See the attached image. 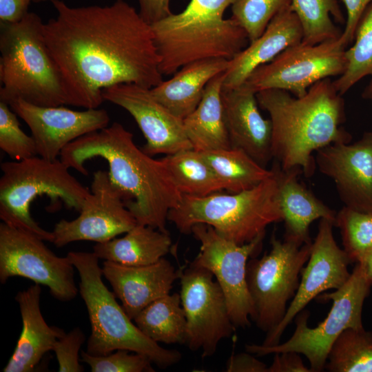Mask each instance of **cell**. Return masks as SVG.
<instances>
[{"mask_svg":"<svg viewBox=\"0 0 372 372\" xmlns=\"http://www.w3.org/2000/svg\"><path fill=\"white\" fill-rule=\"evenodd\" d=\"M55 18L43 24L68 105L98 108L104 89L121 83L152 88L163 80L150 24L123 0L71 7L51 0Z\"/></svg>","mask_w":372,"mask_h":372,"instance_id":"cell-1","label":"cell"},{"mask_svg":"<svg viewBox=\"0 0 372 372\" xmlns=\"http://www.w3.org/2000/svg\"><path fill=\"white\" fill-rule=\"evenodd\" d=\"M96 157L107 162L110 181L121 192L137 224L168 232L169 211L179 204L182 194L161 159L140 149L133 134L117 122L77 138L60 155L70 169L85 176V163Z\"/></svg>","mask_w":372,"mask_h":372,"instance_id":"cell-2","label":"cell"},{"mask_svg":"<svg viewBox=\"0 0 372 372\" xmlns=\"http://www.w3.org/2000/svg\"><path fill=\"white\" fill-rule=\"evenodd\" d=\"M341 94L329 78L313 85L302 96L267 89L256 93L260 107L271 123V154L284 170L300 167L306 176L315 169L311 154L332 143H349Z\"/></svg>","mask_w":372,"mask_h":372,"instance_id":"cell-3","label":"cell"},{"mask_svg":"<svg viewBox=\"0 0 372 372\" xmlns=\"http://www.w3.org/2000/svg\"><path fill=\"white\" fill-rule=\"evenodd\" d=\"M231 0H190L180 12L151 24L162 75L200 59H233L249 40L246 31L224 12Z\"/></svg>","mask_w":372,"mask_h":372,"instance_id":"cell-4","label":"cell"},{"mask_svg":"<svg viewBox=\"0 0 372 372\" xmlns=\"http://www.w3.org/2000/svg\"><path fill=\"white\" fill-rule=\"evenodd\" d=\"M42 19L28 12L20 21L1 23L0 101L16 99L45 107L68 105L56 63L43 34Z\"/></svg>","mask_w":372,"mask_h":372,"instance_id":"cell-5","label":"cell"},{"mask_svg":"<svg viewBox=\"0 0 372 372\" xmlns=\"http://www.w3.org/2000/svg\"><path fill=\"white\" fill-rule=\"evenodd\" d=\"M67 257L79 273V292L87 307L91 324L87 353L101 356L126 349L147 355L161 369L181 360L180 351L162 347L132 322L117 302L114 293L104 284L99 258L94 252L70 251Z\"/></svg>","mask_w":372,"mask_h":372,"instance_id":"cell-6","label":"cell"},{"mask_svg":"<svg viewBox=\"0 0 372 372\" xmlns=\"http://www.w3.org/2000/svg\"><path fill=\"white\" fill-rule=\"evenodd\" d=\"M167 220L183 234L191 233L194 225L204 223L238 245L248 243L265 232L269 225L283 221L273 172L258 186L238 193L182 195L179 204L169 210Z\"/></svg>","mask_w":372,"mask_h":372,"instance_id":"cell-7","label":"cell"},{"mask_svg":"<svg viewBox=\"0 0 372 372\" xmlns=\"http://www.w3.org/2000/svg\"><path fill=\"white\" fill-rule=\"evenodd\" d=\"M61 160L39 156L1 164L0 218L6 224L53 242L52 231L41 227L30 214V206L39 196L50 198L52 209L61 200L68 209L79 211L90 190L69 172Z\"/></svg>","mask_w":372,"mask_h":372,"instance_id":"cell-8","label":"cell"},{"mask_svg":"<svg viewBox=\"0 0 372 372\" xmlns=\"http://www.w3.org/2000/svg\"><path fill=\"white\" fill-rule=\"evenodd\" d=\"M371 287L360 264L357 263L342 287L317 297L318 300L332 301L327 317L317 326L313 328L308 326L309 312L304 309L294 318L296 329L286 342L271 347L246 344V351L258 356L293 351L307 358L311 372L323 371L329 353L340 335L347 329H364L362 309Z\"/></svg>","mask_w":372,"mask_h":372,"instance_id":"cell-9","label":"cell"},{"mask_svg":"<svg viewBox=\"0 0 372 372\" xmlns=\"http://www.w3.org/2000/svg\"><path fill=\"white\" fill-rule=\"evenodd\" d=\"M271 248L260 258L247 264L246 278L253 300L256 326L267 334L282 320L288 302L293 298L300 282V274L309 260L312 243L300 245L281 241L274 235Z\"/></svg>","mask_w":372,"mask_h":372,"instance_id":"cell-10","label":"cell"},{"mask_svg":"<svg viewBox=\"0 0 372 372\" xmlns=\"http://www.w3.org/2000/svg\"><path fill=\"white\" fill-rule=\"evenodd\" d=\"M346 50L340 37L314 45L301 41L258 67L242 85L256 94L279 89L302 96L317 82L344 72Z\"/></svg>","mask_w":372,"mask_h":372,"instance_id":"cell-11","label":"cell"},{"mask_svg":"<svg viewBox=\"0 0 372 372\" xmlns=\"http://www.w3.org/2000/svg\"><path fill=\"white\" fill-rule=\"evenodd\" d=\"M191 233L200 245L192 262L208 269L215 277L225 296L234 325L249 327L250 320H255L256 310L247 282V264L261 248L265 232L241 245L226 239L204 223L194 225Z\"/></svg>","mask_w":372,"mask_h":372,"instance_id":"cell-12","label":"cell"},{"mask_svg":"<svg viewBox=\"0 0 372 372\" xmlns=\"http://www.w3.org/2000/svg\"><path fill=\"white\" fill-rule=\"evenodd\" d=\"M214 275L193 262L180 270V296L187 328L185 342L202 357L212 356L220 342L229 338L236 327L232 323L225 296Z\"/></svg>","mask_w":372,"mask_h":372,"instance_id":"cell-13","label":"cell"},{"mask_svg":"<svg viewBox=\"0 0 372 372\" xmlns=\"http://www.w3.org/2000/svg\"><path fill=\"white\" fill-rule=\"evenodd\" d=\"M42 239L10 226L0 224V282L21 276L48 287L50 294L61 302L76 298L79 289L74 267L67 257H59Z\"/></svg>","mask_w":372,"mask_h":372,"instance_id":"cell-14","label":"cell"},{"mask_svg":"<svg viewBox=\"0 0 372 372\" xmlns=\"http://www.w3.org/2000/svg\"><path fill=\"white\" fill-rule=\"evenodd\" d=\"M136 224L108 173L98 170L79 216L72 220L62 219L55 225L52 243L61 247L81 240L103 242L125 234Z\"/></svg>","mask_w":372,"mask_h":372,"instance_id":"cell-15","label":"cell"},{"mask_svg":"<svg viewBox=\"0 0 372 372\" xmlns=\"http://www.w3.org/2000/svg\"><path fill=\"white\" fill-rule=\"evenodd\" d=\"M333 223L320 220L316 237L312 242L307 265L301 271L298 289L278 326L266 338L262 345L271 347L280 343L288 325L314 298L329 289H338L349 280L351 263L344 249L340 248L333 234Z\"/></svg>","mask_w":372,"mask_h":372,"instance_id":"cell-16","label":"cell"},{"mask_svg":"<svg viewBox=\"0 0 372 372\" xmlns=\"http://www.w3.org/2000/svg\"><path fill=\"white\" fill-rule=\"evenodd\" d=\"M29 127L37 156L58 159L63 149L77 138L108 126L110 116L104 109L73 110L61 105L45 107L21 99L8 103Z\"/></svg>","mask_w":372,"mask_h":372,"instance_id":"cell-17","label":"cell"},{"mask_svg":"<svg viewBox=\"0 0 372 372\" xmlns=\"http://www.w3.org/2000/svg\"><path fill=\"white\" fill-rule=\"evenodd\" d=\"M102 96L132 116L146 140L143 150L148 155H168L193 149L183 120L160 103L149 88L133 83L117 84L104 89Z\"/></svg>","mask_w":372,"mask_h":372,"instance_id":"cell-18","label":"cell"},{"mask_svg":"<svg viewBox=\"0 0 372 372\" xmlns=\"http://www.w3.org/2000/svg\"><path fill=\"white\" fill-rule=\"evenodd\" d=\"M316 152L320 171L333 180L345 206L372 213V132L353 144L332 143Z\"/></svg>","mask_w":372,"mask_h":372,"instance_id":"cell-19","label":"cell"},{"mask_svg":"<svg viewBox=\"0 0 372 372\" xmlns=\"http://www.w3.org/2000/svg\"><path fill=\"white\" fill-rule=\"evenodd\" d=\"M225 125L231 147L240 149L265 167L272 158L271 123L261 115L256 94L242 85L222 88Z\"/></svg>","mask_w":372,"mask_h":372,"instance_id":"cell-20","label":"cell"},{"mask_svg":"<svg viewBox=\"0 0 372 372\" xmlns=\"http://www.w3.org/2000/svg\"><path fill=\"white\" fill-rule=\"evenodd\" d=\"M102 271L132 320L149 304L170 293L180 273L164 258L154 264L137 267L104 260Z\"/></svg>","mask_w":372,"mask_h":372,"instance_id":"cell-21","label":"cell"},{"mask_svg":"<svg viewBox=\"0 0 372 372\" xmlns=\"http://www.w3.org/2000/svg\"><path fill=\"white\" fill-rule=\"evenodd\" d=\"M302 39L300 22L291 6L281 10L260 37L229 61L223 88L242 85L258 67L271 61L287 48L300 43Z\"/></svg>","mask_w":372,"mask_h":372,"instance_id":"cell-22","label":"cell"},{"mask_svg":"<svg viewBox=\"0 0 372 372\" xmlns=\"http://www.w3.org/2000/svg\"><path fill=\"white\" fill-rule=\"evenodd\" d=\"M41 293V285L35 283L19 291L14 298L19 306L22 331L3 372L34 371L43 355L52 351L56 340L65 333L45 322L40 309Z\"/></svg>","mask_w":372,"mask_h":372,"instance_id":"cell-23","label":"cell"},{"mask_svg":"<svg viewBox=\"0 0 372 372\" xmlns=\"http://www.w3.org/2000/svg\"><path fill=\"white\" fill-rule=\"evenodd\" d=\"M271 170L278 187L285 225V239L300 245L312 243L309 236L311 223L317 219L324 218L334 225L337 213L298 181V175L302 170L300 167L284 170L276 162Z\"/></svg>","mask_w":372,"mask_h":372,"instance_id":"cell-24","label":"cell"},{"mask_svg":"<svg viewBox=\"0 0 372 372\" xmlns=\"http://www.w3.org/2000/svg\"><path fill=\"white\" fill-rule=\"evenodd\" d=\"M229 61L209 58L191 62L169 80L151 88V92L174 115L183 120L197 107L207 83L225 72Z\"/></svg>","mask_w":372,"mask_h":372,"instance_id":"cell-25","label":"cell"},{"mask_svg":"<svg viewBox=\"0 0 372 372\" xmlns=\"http://www.w3.org/2000/svg\"><path fill=\"white\" fill-rule=\"evenodd\" d=\"M224 73L207 83L197 107L183 119L187 137L193 149L199 152L231 147L221 96Z\"/></svg>","mask_w":372,"mask_h":372,"instance_id":"cell-26","label":"cell"},{"mask_svg":"<svg viewBox=\"0 0 372 372\" xmlns=\"http://www.w3.org/2000/svg\"><path fill=\"white\" fill-rule=\"evenodd\" d=\"M169 232L136 224L121 238L96 243L93 252L99 258L126 266L154 264L170 250Z\"/></svg>","mask_w":372,"mask_h":372,"instance_id":"cell-27","label":"cell"},{"mask_svg":"<svg viewBox=\"0 0 372 372\" xmlns=\"http://www.w3.org/2000/svg\"><path fill=\"white\" fill-rule=\"evenodd\" d=\"M133 320L142 333L155 342L185 344L187 321L180 293H168L155 300Z\"/></svg>","mask_w":372,"mask_h":372,"instance_id":"cell-28","label":"cell"},{"mask_svg":"<svg viewBox=\"0 0 372 372\" xmlns=\"http://www.w3.org/2000/svg\"><path fill=\"white\" fill-rule=\"evenodd\" d=\"M200 152L229 193L252 189L273 176L271 169H267L240 149Z\"/></svg>","mask_w":372,"mask_h":372,"instance_id":"cell-29","label":"cell"},{"mask_svg":"<svg viewBox=\"0 0 372 372\" xmlns=\"http://www.w3.org/2000/svg\"><path fill=\"white\" fill-rule=\"evenodd\" d=\"M161 159L182 195L203 197L225 190L222 182L199 151L183 149Z\"/></svg>","mask_w":372,"mask_h":372,"instance_id":"cell-30","label":"cell"},{"mask_svg":"<svg viewBox=\"0 0 372 372\" xmlns=\"http://www.w3.org/2000/svg\"><path fill=\"white\" fill-rule=\"evenodd\" d=\"M291 8L302 28V42L314 45L341 36L331 19L344 21L338 0H291Z\"/></svg>","mask_w":372,"mask_h":372,"instance_id":"cell-31","label":"cell"},{"mask_svg":"<svg viewBox=\"0 0 372 372\" xmlns=\"http://www.w3.org/2000/svg\"><path fill=\"white\" fill-rule=\"evenodd\" d=\"M330 372H372V333L344 330L333 343L325 368Z\"/></svg>","mask_w":372,"mask_h":372,"instance_id":"cell-32","label":"cell"},{"mask_svg":"<svg viewBox=\"0 0 372 372\" xmlns=\"http://www.w3.org/2000/svg\"><path fill=\"white\" fill-rule=\"evenodd\" d=\"M352 47L346 50L344 72L333 81L341 95L366 76H372V2L358 25ZM370 85H372V81Z\"/></svg>","mask_w":372,"mask_h":372,"instance_id":"cell-33","label":"cell"},{"mask_svg":"<svg viewBox=\"0 0 372 372\" xmlns=\"http://www.w3.org/2000/svg\"><path fill=\"white\" fill-rule=\"evenodd\" d=\"M334 225L340 229L343 249L352 262H359L372 249V213L344 206Z\"/></svg>","mask_w":372,"mask_h":372,"instance_id":"cell-34","label":"cell"},{"mask_svg":"<svg viewBox=\"0 0 372 372\" xmlns=\"http://www.w3.org/2000/svg\"><path fill=\"white\" fill-rule=\"evenodd\" d=\"M231 18L246 31L250 43L279 12L291 6V0H231Z\"/></svg>","mask_w":372,"mask_h":372,"instance_id":"cell-35","label":"cell"},{"mask_svg":"<svg viewBox=\"0 0 372 372\" xmlns=\"http://www.w3.org/2000/svg\"><path fill=\"white\" fill-rule=\"evenodd\" d=\"M17 116L8 103L0 101V148L17 161L36 156L34 140L21 130Z\"/></svg>","mask_w":372,"mask_h":372,"instance_id":"cell-36","label":"cell"},{"mask_svg":"<svg viewBox=\"0 0 372 372\" xmlns=\"http://www.w3.org/2000/svg\"><path fill=\"white\" fill-rule=\"evenodd\" d=\"M118 349L105 355H92L82 351L81 361L90 366L92 372H154L152 361L144 354L130 353Z\"/></svg>","mask_w":372,"mask_h":372,"instance_id":"cell-37","label":"cell"},{"mask_svg":"<svg viewBox=\"0 0 372 372\" xmlns=\"http://www.w3.org/2000/svg\"><path fill=\"white\" fill-rule=\"evenodd\" d=\"M85 336L79 327L63 334L54 342L52 351L55 353L59 372H82L83 366L79 362V352Z\"/></svg>","mask_w":372,"mask_h":372,"instance_id":"cell-38","label":"cell"},{"mask_svg":"<svg viewBox=\"0 0 372 372\" xmlns=\"http://www.w3.org/2000/svg\"><path fill=\"white\" fill-rule=\"evenodd\" d=\"M342 1L347 10V17L340 39L347 47L353 41L360 19L372 0H342Z\"/></svg>","mask_w":372,"mask_h":372,"instance_id":"cell-39","label":"cell"},{"mask_svg":"<svg viewBox=\"0 0 372 372\" xmlns=\"http://www.w3.org/2000/svg\"><path fill=\"white\" fill-rule=\"evenodd\" d=\"M227 372H268L267 364L254 357L251 353L232 354L226 364Z\"/></svg>","mask_w":372,"mask_h":372,"instance_id":"cell-40","label":"cell"},{"mask_svg":"<svg viewBox=\"0 0 372 372\" xmlns=\"http://www.w3.org/2000/svg\"><path fill=\"white\" fill-rule=\"evenodd\" d=\"M268 372H311V370L304 364L299 353L287 351L275 353Z\"/></svg>","mask_w":372,"mask_h":372,"instance_id":"cell-41","label":"cell"},{"mask_svg":"<svg viewBox=\"0 0 372 372\" xmlns=\"http://www.w3.org/2000/svg\"><path fill=\"white\" fill-rule=\"evenodd\" d=\"M139 14L149 24H153L172 14L170 0H138Z\"/></svg>","mask_w":372,"mask_h":372,"instance_id":"cell-42","label":"cell"},{"mask_svg":"<svg viewBox=\"0 0 372 372\" xmlns=\"http://www.w3.org/2000/svg\"><path fill=\"white\" fill-rule=\"evenodd\" d=\"M33 0H0L1 23H14L21 21L28 13V6Z\"/></svg>","mask_w":372,"mask_h":372,"instance_id":"cell-43","label":"cell"},{"mask_svg":"<svg viewBox=\"0 0 372 372\" xmlns=\"http://www.w3.org/2000/svg\"><path fill=\"white\" fill-rule=\"evenodd\" d=\"M358 263L360 264L366 280L372 287V249Z\"/></svg>","mask_w":372,"mask_h":372,"instance_id":"cell-44","label":"cell"},{"mask_svg":"<svg viewBox=\"0 0 372 372\" xmlns=\"http://www.w3.org/2000/svg\"><path fill=\"white\" fill-rule=\"evenodd\" d=\"M33 1H37V2H40V1H48V0H33Z\"/></svg>","mask_w":372,"mask_h":372,"instance_id":"cell-45","label":"cell"},{"mask_svg":"<svg viewBox=\"0 0 372 372\" xmlns=\"http://www.w3.org/2000/svg\"><path fill=\"white\" fill-rule=\"evenodd\" d=\"M370 90H371V92L372 93V85H370Z\"/></svg>","mask_w":372,"mask_h":372,"instance_id":"cell-46","label":"cell"}]
</instances>
